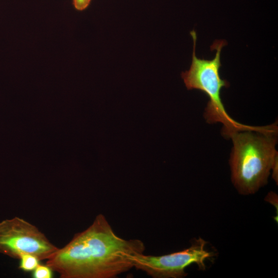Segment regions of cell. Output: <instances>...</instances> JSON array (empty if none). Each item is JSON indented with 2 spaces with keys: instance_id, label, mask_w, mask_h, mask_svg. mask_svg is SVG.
<instances>
[{
  "instance_id": "1",
  "label": "cell",
  "mask_w": 278,
  "mask_h": 278,
  "mask_svg": "<svg viewBox=\"0 0 278 278\" xmlns=\"http://www.w3.org/2000/svg\"><path fill=\"white\" fill-rule=\"evenodd\" d=\"M145 249L138 239L127 240L117 235L100 214L46 264L61 278H114L134 267V257Z\"/></svg>"
},
{
  "instance_id": "2",
  "label": "cell",
  "mask_w": 278,
  "mask_h": 278,
  "mask_svg": "<svg viewBox=\"0 0 278 278\" xmlns=\"http://www.w3.org/2000/svg\"><path fill=\"white\" fill-rule=\"evenodd\" d=\"M277 136V126L274 123L238 131L230 136L231 179L239 194H253L267 183L273 165L278 161Z\"/></svg>"
},
{
  "instance_id": "3",
  "label": "cell",
  "mask_w": 278,
  "mask_h": 278,
  "mask_svg": "<svg viewBox=\"0 0 278 278\" xmlns=\"http://www.w3.org/2000/svg\"><path fill=\"white\" fill-rule=\"evenodd\" d=\"M190 34L194 43L192 62L189 70L182 72L181 75L188 90H200L208 97L210 100L204 113L207 122L221 123L222 134L228 138L236 132L253 128L254 126L242 124L232 118L227 113L221 99V90L229 86V82L221 79L219 75L221 65L220 53L222 47L227 44L226 41L215 40L211 46L212 50H216L215 57L211 60H205L196 56V31L193 30Z\"/></svg>"
},
{
  "instance_id": "4",
  "label": "cell",
  "mask_w": 278,
  "mask_h": 278,
  "mask_svg": "<svg viewBox=\"0 0 278 278\" xmlns=\"http://www.w3.org/2000/svg\"><path fill=\"white\" fill-rule=\"evenodd\" d=\"M59 249L34 225L14 217L0 221V254L19 259L31 254L47 260Z\"/></svg>"
},
{
  "instance_id": "5",
  "label": "cell",
  "mask_w": 278,
  "mask_h": 278,
  "mask_svg": "<svg viewBox=\"0 0 278 278\" xmlns=\"http://www.w3.org/2000/svg\"><path fill=\"white\" fill-rule=\"evenodd\" d=\"M206 241L199 238L183 250L160 256L138 254L134 257V267L154 278H182L186 276L185 269L195 264L205 269V262L213 256L206 250Z\"/></svg>"
},
{
  "instance_id": "6",
  "label": "cell",
  "mask_w": 278,
  "mask_h": 278,
  "mask_svg": "<svg viewBox=\"0 0 278 278\" xmlns=\"http://www.w3.org/2000/svg\"><path fill=\"white\" fill-rule=\"evenodd\" d=\"M19 268L24 272H32L40 264V260L31 254H24L20 258Z\"/></svg>"
},
{
  "instance_id": "7",
  "label": "cell",
  "mask_w": 278,
  "mask_h": 278,
  "mask_svg": "<svg viewBox=\"0 0 278 278\" xmlns=\"http://www.w3.org/2000/svg\"><path fill=\"white\" fill-rule=\"evenodd\" d=\"M53 272V269L46 264H39L32 272V277L33 278H52Z\"/></svg>"
},
{
  "instance_id": "8",
  "label": "cell",
  "mask_w": 278,
  "mask_h": 278,
  "mask_svg": "<svg viewBox=\"0 0 278 278\" xmlns=\"http://www.w3.org/2000/svg\"><path fill=\"white\" fill-rule=\"evenodd\" d=\"M91 0H73L75 8L78 11L85 10L90 5Z\"/></svg>"
},
{
  "instance_id": "9",
  "label": "cell",
  "mask_w": 278,
  "mask_h": 278,
  "mask_svg": "<svg viewBox=\"0 0 278 278\" xmlns=\"http://www.w3.org/2000/svg\"><path fill=\"white\" fill-rule=\"evenodd\" d=\"M266 201L272 205L276 208L277 212V197L275 193L271 192L268 194L266 197Z\"/></svg>"
}]
</instances>
